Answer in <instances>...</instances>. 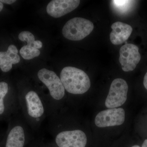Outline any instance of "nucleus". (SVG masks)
Listing matches in <instances>:
<instances>
[{"label": "nucleus", "mask_w": 147, "mask_h": 147, "mask_svg": "<svg viewBox=\"0 0 147 147\" xmlns=\"http://www.w3.org/2000/svg\"><path fill=\"white\" fill-rule=\"evenodd\" d=\"M60 79L65 89L72 94H83L88 90L91 86L90 80L87 74L73 67L63 68L61 72Z\"/></svg>", "instance_id": "nucleus-1"}, {"label": "nucleus", "mask_w": 147, "mask_h": 147, "mask_svg": "<svg viewBox=\"0 0 147 147\" xmlns=\"http://www.w3.org/2000/svg\"><path fill=\"white\" fill-rule=\"evenodd\" d=\"M94 28L91 21L80 17L70 19L64 25L62 34L67 39L79 41L84 39L92 31Z\"/></svg>", "instance_id": "nucleus-2"}, {"label": "nucleus", "mask_w": 147, "mask_h": 147, "mask_svg": "<svg viewBox=\"0 0 147 147\" xmlns=\"http://www.w3.org/2000/svg\"><path fill=\"white\" fill-rule=\"evenodd\" d=\"M128 86L123 79L118 78L113 80L106 100L105 105L109 109L121 106L127 99Z\"/></svg>", "instance_id": "nucleus-3"}, {"label": "nucleus", "mask_w": 147, "mask_h": 147, "mask_svg": "<svg viewBox=\"0 0 147 147\" xmlns=\"http://www.w3.org/2000/svg\"><path fill=\"white\" fill-rule=\"evenodd\" d=\"M38 76L50 91V94L54 99L59 100L65 95V89L61 79L54 71L45 68L40 69Z\"/></svg>", "instance_id": "nucleus-4"}, {"label": "nucleus", "mask_w": 147, "mask_h": 147, "mask_svg": "<svg viewBox=\"0 0 147 147\" xmlns=\"http://www.w3.org/2000/svg\"><path fill=\"white\" fill-rule=\"evenodd\" d=\"M125 112L123 108H110L97 114L95 123L99 127L120 125L124 122Z\"/></svg>", "instance_id": "nucleus-5"}, {"label": "nucleus", "mask_w": 147, "mask_h": 147, "mask_svg": "<svg viewBox=\"0 0 147 147\" xmlns=\"http://www.w3.org/2000/svg\"><path fill=\"white\" fill-rule=\"evenodd\" d=\"M119 53V61L124 71H133L141 60L139 47L134 44L127 43L122 46Z\"/></svg>", "instance_id": "nucleus-6"}, {"label": "nucleus", "mask_w": 147, "mask_h": 147, "mask_svg": "<svg viewBox=\"0 0 147 147\" xmlns=\"http://www.w3.org/2000/svg\"><path fill=\"white\" fill-rule=\"evenodd\" d=\"M86 135L79 129L62 131L56 138L59 147H85L87 144Z\"/></svg>", "instance_id": "nucleus-7"}, {"label": "nucleus", "mask_w": 147, "mask_h": 147, "mask_svg": "<svg viewBox=\"0 0 147 147\" xmlns=\"http://www.w3.org/2000/svg\"><path fill=\"white\" fill-rule=\"evenodd\" d=\"M80 3L79 0H53L47 5L46 11L50 16L59 18L76 9Z\"/></svg>", "instance_id": "nucleus-8"}, {"label": "nucleus", "mask_w": 147, "mask_h": 147, "mask_svg": "<svg viewBox=\"0 0 147 147\" xmlns=\"http://www.w3.org/2000/svg\"><path fill=\"white\" fill-rule=\"evenodd\" d=\"M112 31L110 33L111 42L115 45H120L126 42L131 35L132 28L128 24L122 22H115L111 26Z\"/></svg>", "instance_id": "nucleus-9"}, {"label": "nucleus", "mask_w": 147, "mask_h": 147, "mask_svg": "<svg viewBox=\"0 0 147 147\" xmlns=\"http://www.w3.org/2000/svg\"><path fill=\"white\" fill-rule=\"evenodd\" d=\"M18 50L15 45L9 46L6 52H0V68L2 71L6 72L12 67V65L18 63L20 57L18 55Z\"/></svg>", "instance_id": "nucleus-10"}, {"label": "nucleus", "mask_w": 147, "mask_h": 147, "mask_svg": "<svg viewBox=\"0 0 147 147\" xmlns=\"http://www.w3.org/2000/svg\"><path fill=\"white\" fill-rule=\"evenodd\" d=\"M27 109L29 115L34 118L41 117L44 113L42 102L36 92L31 91L26 96Z\"/></svg>", "instance_id": "nucleus-11"}, {"label": "nucleus", "mask_w": 147, "mask_h": 147, "mask_svg": "<svg viewBox=\"0 0 147 147\" xmlns=\"http://www.w3.org/2000/svg\"><path fill=\"white\" fill-rule=\"evenodd\" d=\"M25 141L24 129L21 126H16L9 131L5 147H24Z\"/></svg>", "instance_id": "nucleus-12"}, {"label": "nucleus", "mask_w": 147, "mask_h": 147, "mask_svg": "<svg viewBox=\"0 0 147 147\" xmlns=\"http://www.w3.org/2000/svg\"><path fill=\"white\" fill-rule=\"evenodd\" d=\"M39 50L28 45H25L21 47L20 54L22 57L26 60H30L38 57L40 55Z\"/></svg>", "instance_id": "nucleus-13"}, {"label": "nucleus", "mask_w": 147, "mask_h": 147, "mask_svg": "<svg viewBox=\"0 0 147 147\" xmlns=\"http://www.w3.org/2000/svg\"><path fill=\"white\" fill-rule=\"evenodd\" d=\"M8 91V86L7 83L5 82L0 83V115L3 113L5 111L4 98Z\"/></svg>", "instance_id": "nucleus-14"}, {"label": "nucleus", "mask_w": 147, "mask_h": 147, "mask_svg": "<svg viewBox=\"0 0 147 147\" xmlns=\"http://www.w3.org/2000/svg\"><path fill=\"white\" fill-rule=\"evenodd\" d=\"M18 38L21 41H27L28 45L33 47L35 41V37L34 35L29 31L21 32L18 35Z\"/></svg>", "instance_id": "nucleus-15"}, {"label": "nucleus", "mask_w": 147, "mask_h": 147, "mask_svg": "<svg viewBox=\"0 0 147 147\" xmlns=\"http://www.w3.org/2000/svg\"><path fill=\"white\" fill-rule=\"evenodd\" d=\"M42 46V43L40 40H35L34 44L33 47L36 49L39 50Z\"/></svg>", "instance_id": "nucleus-16"}, {"label": "nucleus", "mask_w": 147, "mask_h": 147, "mask_svg": "<svg viewBox=\"0 0 147 147\" xmlns=\"http://www.w3.org/2000/svg\"><path fill=\"white\" fill-rule=\"evenodd\" d=\"M2 3H4L7 4H11L13 3L16 1L15 0H2L1 1Z\"/></svg>", "instance_id": "nucleus-17"}, {"label": "nucleus", "mask_w": 147, "mask_h": 147, "mask_svg": "<svg viewBox=\"0 0 147 147\" xmlns=\"http://www.w3.org/2000/svg\"><path fill=\"white\" fill-rule=\"evenodd\" d=\"M144 85L146 89L147 90V72L145 74L144 79Z\"/></svg>", "instance_id": "nucleus-18"}, {"label": "nucleus", "mask_w": 147, "mask_h": 147, "mask_svg": "<svg viewBox=\"0 0 147 147\" xmlns=\"http://www.w3.org/2000/svg\"><path fill=\"white\" fill-rule=\"evenodd\" d=\"M142 147H147V139L144 141L142 144Z\"/></svg>", "instance_id": "nucleus-19"}, {"label": "nucleus", "mask_w": 147, "mask_h": 147, "mask_svg": "<svg viewBox=\"0 0 147 147\" xmlns=\"http://www.w3.org/2000/svg\"><path fill=\"white\" fill-rule=\"evenodd\" d=\"M3 7V3L0 1V11L2 10Z\"/></svg>", "instance_id": "nucleus-20"}, {"label": "nucleus", "mask_w": 147, "mask_h": 147, "mask_svg": "<svg viewBox=\"0 0 147 147\" xmlns=\"http://www.w3.org/2000/svg\"><path fill=\"white\" fill-rule=\"evenodd\" d=\"M131 147H141L139 146H138V145H135V146H132Z\"/></svg>", "instance_id": "nucleus-21"}]
</instances>
